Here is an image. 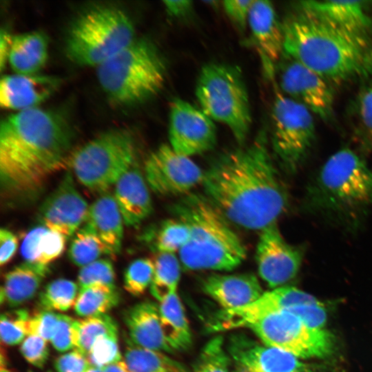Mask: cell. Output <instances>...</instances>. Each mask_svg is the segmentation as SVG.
Returning a JSON list of instances; mask_svg holds the SVG:
<instances>
[{
    "label": "cell",
    "instance_id": "f5cc1de1",
    "mask_svg": "<svg viewBox=\"0 0 372 372\" xmlns=\"http://www.w3.org/2000/svg\"><path fill=\"white\" fill-rule=\"evenodd\" d=\"M87 372H103L102 369L93 366Z\"/></svg>",
    "mask_w": 372,
    "mask_h": 372
},
{
    "label": "cell",
    "instance_id": "4dcf8cb0",
    "mask_svg": "<svg viewBox=\"0 0 372 372\" xmlns=\"http://www.w3.org/2000/svg\"><path fill=\"white\" fill-rule=\"evenodd\" d=\"M75 349L87 356L96 340L105 335H118L116 322L108 314L75 320Z\"/></svg>",
    "mask_w": 372,
    "mask_h": 372
},
{
    "label": "cell",
    "instance_id": "d6986e66",
    "mask_svg": "<svg viewBox=\"0 0 372 372\" xmlns=\"http://www.w3.org/2000/svg\"><path fill=\"white\" fill-rule=\"evenodd\" d=\"M60 82L54 76L39 74L4 75L0 81V105L14 112L37 107L56 90Z\"/></svg>",
    "mask_w": 372,
    "mask_h": 372
},
{
    "label": "cell",
    "instance_id": "f1b7e54d",
    "mask_svg": "<svg viewBox=\"0 0 372 372\" xmlns=\"http://www.w3.org/2000/svg\"><path fill=\"white\" fill-rule=\"evenodd\" d=\"M124 362L131 372H188L179 362L161 351L139 347L125 340Z\"/></svg>",
    "mask_w": 372,
    "mask_h": 372
},
{
    "label": "cell",
    "instance_id": "5bb4252c",
    "mask_svg": "<svg viewBox=\"0 0 372 372\" xmlns=\"http://www.w3.org/2000/svg\"><path fill=\"white\" fill-rule=\"evenodd\" d=\"M169 140L175 152L189 157L215 146L216 128L213 120L201 109L175 99L170 104Z\"/></svg>",
    "mask_w": 372,
    "mask_h": 372
},
{
    "label": "cell",
    "instance_id": "681fc988",
    "mask_svg": "<svg viewBox=\"0 0 372 372\" xmlns=\"http://www.w3.org/2000/svg\"><path fill=\"white\" fill-rule=\"evenodd\" d=\"M163 3L167 12L175 17L185 16L192 7V1L188 0L164 1Z\"/></svg>",
    "mask_w": 372,
    "mask_h": 372
},
{
    "label": "cell",
    "instance_id": "816d5d0a",
    "mask_svg": "<svg viewBox=\"0 0 372 372\" xmlns=\"http://www.w3.org/2000/svg\"><path fill=\"white\" fill-rule=\"evenodd\" d=\"M102 370L103 372H131L123 360L107 365Z\"/></svg>",
    "mask_w": 372,
    "mask_h": 372
},
{
    "label": "cell",
    "instance_id": "9c48e42d",
    "mask_svg": "<svg viewBox=\"0 0 372 372\" xmlns=\"http://www.w3.org/2000/svg\"><path fill=\"white\" fill-rule=\"evenodd\" d=\"M135 155L131 133L111 129L72 152L68 164L81 184L101 194L136 163Z\"/></svg>",
    "mask_w": 372,
    "mask_h": 372
},
{
    "label": "cell",
    "instance_id": "3957f363",
    "mask_svg": "<svg viewBox=\"0 0 372 372\" xmlns=\"http://www.w3.org/2000/svg\"><path fill=\"white\" fill-rule=\"evenodd\" d=\"M282 27L283 55L329 83L372 79V39L347 32L300 8Z\"/></svg>",
    "mask_w": 372,
    "mask_h": 372
},
{
    "label": "cell",
    "instance_id": "8992f818",
    "mask_svg": "<svg viewBox=\"0 0 372 372\" xmlns=\"http://www.w3.org/2000/svg\"><path fill=\"white\" fill-rule=\"evenodd\" d=\"M135 38L133 22L121 8L99 3L80 13L70 23L65 51L72 63L95 67L132 43Z\"/></svg>",
    "mask_w": 372,
    "mask_h": 372
},
{
    "label": "cell",
    "instance_id": "7402d4cb",
    "mask_svg": "<svg viewBox=\"0 0 372 372\" xmlns=\"http://www.w3.org/2000/svg\"><path fill=\"white\" fill-rule=\"evenodd\" d=\"M114 197L123 216L124 224L135 227L152 211L148 185L135 163L114 185Z\"/></svg>",
    "mask_w": 372,
    "mask_h": 372
},
{
    "label": "cell",
    "instance_id": "cb8c5ba5",
    "mask_svg": "<svg viewBox=\"0 0 372 372\" xmlns=\"http://www.w3.org/2000/svg\"><path fill=\"white\" fill-rule=\"evenodd\" d=\"M123 216L114 195L106 192L90 206L85 225L100 238L108 255L120 253L123 238Z\"/></svg>",
    "mask_w": 372,
    "mask_h": 372
},
{
    "label": "cell",
    "instance_id": "52a82bcc",
    "mask_svg": "<svg viewBox=\"0 0 372 372\" xmlns=\"http://www.w3.org/2000/svg\"><path fill=\"white\" fill-rule=\"evenodd\" d=\"M96 68L103 92L121 106L136 105L154 96L165 79L161 56L154 45L143 39H136Z\"/></svg>",
    "mask_w": 372,
    "mask_h": 372
},
{
    "label": "cell",
    "instance_id": "83f0119b",
    "mask_svg": "<svg viewBox=\"0 0 372 372\" xmlns=\"http://www.w3.org/2000/svg\"><path fill=\"white\" fill-rule=\"evenodd\" d=\"M161 327L165 340L173 351L187 350L192 343V335L183 307L174 293L158 306Z\"/></svg>",
    "mask_w": 372,
    "mask_h": 372
},
{
    "label": "cell",
    "instance_id": "ac0fdd59",
    "mask_svg": "<svg viewBox=\"0 0 372 372\" xmlns=\"http://www.w3.org/2000/svg\"><path fill=\"white\" fill-rule=\"evenodd\" d=\"M248 25L257 44L267 75L272 79L275 68L283 54V27L270 1L254 0Z\"/></svg>",
    "mask_w": 372,
    "mask_h": 372
},
{
    "label": "cell",
    "instance_id": "f907efd6",
    "mask_svg": "<svg viewBox=\"0 0 372 372\" xmlns=\"http://www.w3.org/2000/svg\"><path fill=\"white\" fill-rule=\"evenodd\" d=\"M12 36L6 30H1L0 34V68L2 70L8 61Z\"/></svg>",
    "mask_w": 372,
    "mask_h": 372
},
{
    "label": "cell",
    "instance_id": "ba28073f",
    "mask_svg": "<svg viewBox=\"0 0 372 372\" xmlns=\"http://www.w3.org/2000/svg\"><path fill=\"white\" fill-rule=\"evenodd\" d=\"M196 96L201 110L229 127L243 145L251 125L247 89L240 70L226 63L205 65L198 75Z\"/></svg>",
    "mask_w": 372,
    "mask_h": 372
},
{
    "label": "cell",
    "instance_id": "c3c4849f",
    "mask_svg": "<svg viewBox=\"0 0 372 372\" xmlns=\"http://www.w3.org/2000/svg\"><path fill=\"white\" fill-rule=\"evenodd\" d=\"M18 247L17 236L11 231L2 228L0 230V265L9 262L16 254Z\"/></svg>",
    "mask_w": 372,
    "mask_h": 372
},
{
    "label": "cell",
    "instance_id": "2e32d148",
    "mask_svg": "<svg viewBox=\"0 0 372 372\" xmlns=\"http://www.w3.org/2000/svg\"><path fill=\"white\" fill-rule=\"evenodd\" d=\"M89 207L76 188L72 175L67 172L41 205L39 219L43 226L68 238L85 222Z\"/></svg>",
    "mask_w": 372,
    "mask_h": 372
},
{
    "label": "cell",
    "instance_id": "d4e9b609",
    "mask_svg": "<svg viewBox=\"0 0 372 372\" xmlns=\"http://www.w3.org/2000/svg\"><path fill=\"white\" fill-rule=\"evenodd\" d=\"M48 58V41L39 31L12 36L8 62L15 74L34 75L44 67Z\"/></svg>",
    "mask_w": 372,
    "mask_h": 372
},
{
    "label": "cell",
    "instance_id": "7dc6e473",
    "mask_svg": "<svg viewBox=\"0 0 372 372\" xmlns=\"http://www.w3.org/2000/svg\"><path fill=\"white\" fill-rule=\"evenodd\" d=\"M254 0H226L223 6L232 22L239 29L244 30L248 24L251 8Z\"/></svg>",
    "mask_w": 372,
    "mask_h": 372
},
{
    "label": "cell",
    "instance_id": "8fae6325",
    "mask_svg": "<svg viewBox=\"0 0 372 372\" xmlns=\"http://www.w3.org/2000/svg\"><path fill=\"white\" fill-rule=\"evenodd\" d=\"M265 344L287 351L297 358H325L335 347L332 334L307 326L287 311L263 315L245 326Z\"/></svg>",
    "mask_w": 372,
    "mask_h": 372
},
{
    "label": "cell",
    "instance_id": "ab89813d",
    "mask_svg": "<svg viewBox=\"0 0 372 372\" xmlns=\"http://www.w3.org/2000/svg\"><path fill=\"white\" fill-rule=\"evenodd\" d=\"M115 271L110 260L99 259L81 268L78 274L79 291L95 284L115 286Z\"/></svg>",
    "mask_w": 372,
    "mask_h": 372
},
{
    "label": "cell",
    "instance_id": "5b68a950",
    "mask_svg": "<svg viewBox=\"0 0 372 372\" xmlns=\"http://www.w3.org/2000/svg\"><path fill=\"white\" fill-rule=\"evenodd\" d=\"M171 211L189 229L188 240L178 251L186 269L230 271L245 259L241 240L205 196L187 194L171 207Z\"/></svg>",
    "mask_w": 372,
    "mask_h": 372
},
{
    "label": "cell",
    "instance_id": "1f68e13d",
    "mask_svg": "<svg viewBox=\"0 0 372 372\" xmlns=\"http://www.w3.org/2000/svg\"><path fill=\"white\" fill-rule=\"evenodd\" d=\"M154 261V273L150 293L161 302L177 292L180 280V263L174 254L158 253Z\"/></svg>",
    "mask_w": 372,
    "mask_h": 372
},
{
    "label": "cell",
    "instance_id": "7bdbcfd3",
    "mask_svg": "<svg viewBox=\"0 0 372 372\" xmlns=\"http://www.w3.org/2000/svg\"><path fill=\"white\" fill-rule=\"evenodd\" d=\"M23 358L33 366L42 368L46 363L49 349L47 341L37 335H28L20 347Z\"/></svg>",
    "mask_w": 372,
    "mask_h": 372
},
{
    "label": "cell",
    "instance_id": "277c9868",
    "mask_svg": "<svg viewBox=\"0 0 372 372\" xmlns=\"http://www.w3.org/2000/svg\"><path fill=\"white\" fill-rule=\"evenodd\" d=\"M303 207L347 229L357 228L372 207V168L349 148L337 151L309 183Z\"/></svg>",
    "mask_w": 372,
    "mask_h": 372
},
{
    "label": "cell",
    "instance_id": "11a10c76",
    "mask_svg": "<svg viewBox=\"0 0 372 372\" xmlns=\"http://www.w3.org/2000/svg\"><path fill=\"white\" fill-rule=\"evenodd\" d=\"M1 372H10V371L6 369H1Z\"/></svg>",
    "mask_w": 372,
    "mask_h": 372
},
{
    "label": "cell",
    "instance_id": "f35d334b",
    "mask_svg": "<svg viewBox=\"0 0 372 372\" xmlns=\"http://www.w3.org/2000/svg\"><path fill=\"white\" fill-rule=\"evenodd\" d=\"M30 316L25 309H17L2 313L0 319V335L2 342L13 346L19 344L28 336V322Z\"/></svg>",
    "mask_w": 372,
    "mask_h": 372
},
{
    "label": "cell",
    "instance_id": "d6a6232c",
    "mask_svg": "<svg viewBox=\"0 0 372 372\" xmlns=\"http://www.w3.org/2000/svg\"><path fill=\"white\" fill-rule=\"evenodd\" d=\"M355 134L361 149L372 150V79L365 81L353 103Z\"/></svg>",
    "mask_w": 372,
    "mask_h": 372
},
{
    "label": "cell",
    "instance_id": "9a60e30c",
    "mask_svg": "<svg viewBox=\"0 0 372 372\" xmlns=\"http://www.w3.org/2000/svg\"><path fill=\"white\" fill-rule=\"evenodd\" d=\"M260 231L256 252L258 273L271 288L276 289L296 276L304 249L287 243L276 222Z\"/></svg>",
    "mask_w": 372,
    "mask_h": 372
},
{
    "label": "cell",
    "instance_id": "ee69618b",
    "mask_svg": "<svg viewBox=\"0 0 372 372\" xmlns=\"http://www.w3.org/2000/svg\"><path fill=\"white\" fill-rule=\"evenodd\" d=\"M75 320L68 316L61 314L57 329L50 341L56 351L65 352L75 349Z\"/></svg>",
    "mask_w": 372,
    "mask_h": 372
},
{
    "label": "cell",
    "instance_id": "e575fe53",
    "mask_svg": "<svg viewBox=\"0 0 372 372\" xmlns=\"http://www.w3.org/2000/svg\"><path fill=\"white\" fill-rule=\"evenodd\" d=\"M79 287L72 280L59 278L49 282L39 296V305L43 310L66 311L74 306Z\"/></svg>",
    "mask_w": 372,
    "mask_h": 372
},
{
    "label": "cell",
    "instance_id": "d590c367",
    "mask_svg": "<svg viewBox=\"0 0 372 372\" xmlns=\"http://www.w3.org/2000/svg\"><path fill=\"white\" fill-rule=\"evenodd\" d=\"M189 229L183 221L169 219L163 222L153 238V245L158 253L174 254L185 245Z\"/></svg>",
    "mask_w": 372,
    "mask_h": 372
},
{
    "label": "cell",
    "instance_id": "60d3db41",
    "mask_svg": "<svg viewBox=\"0 0 372 372\" xmlns=\"http://www.w3.org/2000/svg\"><path fill=\"white\" fill-rule=\"evenodd\" d=\"M87 358L93 366L103 368L121 361L122 355L118 344V335H105L96 340Z\"/></svg>",
    "mask_w": 372,
    "mask_h": 372
},
{
    "label": "cell",
    "instance_id": "4316f807",
    "mask_svg": "<svg viewBox=\"0 0 372 372\" xmlns=\"http://www.w3.org/2000/svg\"><path fill=\"white\" fill-rule=\"evenodd\" d=\"M66 239L63 234L43 225L35 227L23 240L21 256L25 262L49 266L63 254Z\"/></svg>",
    "mask_w": 372,
    "mask_h": 372
},
{
    "label": "cell",
    "instance_id": "e0dca14e",
    "mask_svg": "<svg viewBox=\"0 0 372 372\" xmlns=\"http://www.w3.org/2000/svg\"><path fill=\"white\" fill-rule=\"evenodd\" d=\"M227 352L238 368L246 372H308L298 358L283 350L261 344L243 333L229 339Z\"/></svg>",
    "mask_w": 372,
    "mask_h": 372
},
{
    "label": "cell",
    "instance_id": "30bf717a",
    "mask_svg": "<svg viewBox=\"0 0 372 372\" xmlns=\"http://www.w3.org/2000/svg\"><path fill=\"white\" fill-rule=\"evenodd\" d=\"M271 147L277 162L289 174L307 160L316 140L312 113L276 90L271 109Z\"/></svg>",
    "mask_w": 372,
    "mask_h": 372
},
{
    "label": "cell",
    "instance_id": "4fadbf2b",
    "mask_svg": "<svg viewBox=\"0 0 372 372\" xmlns=\"http://www.w3.org/2000/svg\"><path fill=\"white\" fill-rule=\"evenodd\" d=\"M144 176L148 187L156 194L178 195L201 183L204 172L188 156L163 144L146 158Z\"/></svg>",
    "mask_w": 372,
    "mask_h": 372
},
{
    "label": "cell",
    "instance_id": "bcb514c9",
    "mask_svg": "<svg viewBox=\"0 0 372 372\" xmlns=\"http://www.w3.org/2000/svg\"><path fill=\"white\" fill-rule=\"evenodd\" d=\"M56 372H87L93 365L87 356L77 349L59 356L54 362Z\"/></svg>",
    "mask_w": 372,
    "mask_h": 372
},
{
    "label": "cell",
    "instance_id": "6da1fadb",
    "mask_svg": "<svg viewBox=\"0 0 372 372\" xmlns=\"http://www.w3.org/2000/svg\"><path fill=\"white\" fill-rule=\"evenodd\" d=\"M205 196L227 220L262 230L275 223L287 195L265 132L247 147L217 157L204 172Z\"/></svg>",
    "mask_w": 372,
    "mask_h": 372
},
{
    "label": "cell",
    "instance_id": "8d00e7d4",
    "mask_svg": "<svg viewBox=\"0 0 372 372\" xmlns=\"http://www.w3.org/2000/svg\"><path fill=\"white\" fill-rule=\"evenodd\" d=\"M229 358L223 337H214L201 351L194 365V372H230Z\"/></svg>",
    "mask_w": 372,
    "mask_h": 372
},
{
    "label": "cell",
    "instance_id": "ffe728a7",
    "mask_svg": "<svg viewBox=\"0 0 372 372\" xmlns=\"http://www.w3.org/2000/svg\"><path fill=\"white\" fill-rule=\"evenodd\" d=\"M369 2L363 1H304L298 8L307 10L350 33L372 39Z\"/></svg>",
    "mask_w": 372,
    "mask_h": 372
},
{
    "label": "cell",
    "instance_id": "7c38bea8",
    "mask_svg": "<svg viewBox=\"0 0 372 372\" xmlns=\"http://www.w3.org/2000/svg\"><path fill=\"white\" fill-rule=\"evenodd\" d=\"M278 83L285 96L307 107L324 121L333 118L334 96L330 83L304 64L282 54Z\"/></svg>",
    "mask_w": 372,
    "mask_h": 372
},
{
    "label": "cell",
    "instance_id": "7a4b0ae2",
    "mask_svg": "<svg viewBox=\"0 0 372 372\" xmlns=\"http://www.w3.org/2000/svg\"><path fill=\"white\" fill-rule=\"evenodd\" d=\"M72 132L56 113L34 107L14 112L0 125V182L8 198L33 195L68 163Z\"/></svg>",
    "mask_w": 372,
    "mask_h": 372
},
{
    "label": "cell",
    "instance_id": "db71d44e",
    "mask_svg": "<svg viewBox=\"0 0 372 372\" xmlns=\"http://www.w3.org/2000/svg\"><path fill=\"white\" fill-rule=\"evenodd\" d=\"M234 372H246V371L245 370L238 367Z\"/></svg>",
    "mask_w": 372,
    "mask_h": 372
},
{
    "label": "cell",
    "instance_id": "836d02e7",
    "mask_svg": "<svg viewBox=\"0 0 372 372\" xmlns=\"http://www.w3.org/2000/svg\"><path fill=\"white\" fill-rule=\"evenodd\" d=\"M103 254L107 248L100 238L87 225L79 229L73 236L68 249V256L76 266L83 267Z\"/></svg>",
    "mask_w": 372,
    "mask_h": 372
},
{
    "label": "cell",
    "instance_id": "b9f144b4",
    "mask_svg": "<svg viewBox=\"0 0 372 372\" xmlns=\"http://www.w3.org/2000/svg\"><path fill=\"white\" fill-rule=\"evenodd\" d=\"M60 318L61 314L43 309L30 316L28 322V335H37L46 341H51L57 329Z\"/></svg>",
    "mask_w": 372,
    "mask_h": 372
},
{
    "label": "cell",
    "instance_id": "74e56055",
    "mask_svg": "<svg viewBox=\"0 0 372 372\" xmlns=\"http://www.w3.org/2000/svg\"><path fill=\"white\" fill-rule=\"evenodd\" d=\"M154 273V260L147 258L133 260L124 273L125 289L132 296H141L151 285Z\"/></svg>",
    "mask_w": 372,
    "mask_h": 372
},
{
    "label": "cell",
    "instance_id": "603a6c76",
    "mask_svg": "<svg viewBox=\"0 0 372 372\" xmlns=\"http://www.w3.org/2000/svg\"><path fill=\"white\" fill-rule=\"evenodd\" d=\"M129 339L135 344L155 351H174L165 339L159 307L150 300L138 302L123 313Z\"/></svg>",
    "mask_w": 372,
    "mask_h": 372
},
{
    "label": "cell",
    "instance_id": "484cf974",
    "mask_svg": "<svg viewBox=\"0 0 372 372\" xmlns=\"http://www.w3.org/2000/svg\"><path fill=\"white\" fill-rule=\"evenodd\" d=\"M50 268L24 262L7 272L1 287L0 299L10 307H17L37 293Z\"/></svg>",
    "mask_w": 372,
    "mask_h": 372
},
{
    "label": "cell",
    "instance_id": "44dd1931",
    "mask_svg": "<svg viewBox=\"0 0 372 372\" xmlns=\"http://www.w3.org/2000/svg\"><path fill=\"white\" fill-rule=\"evenodd\" d=\"M202 287L223 310L251 304L264 293L258 278L252 273L212 274L203 280Z\"/></svg>",
    "mask_w": 372,
    "mask_h": 372
},
{
    "label": "cell",
    "instance_id": "f6af8a7d",
    "mask_svg": "<svg viewBox=\"0 0 372 372\" xmlns=\"http://www.w3.org/2000/svg\"><path fill=\"white\" fill-rule=\"evenodd\" d=\"M287 311L298 316L312 329H322L327 321V313L321 302L296 306Z\"/></svg>",
    "mask_w": 372,
    "mask_h": 372
},
{
    "label": "cell",
    "instance_id": "f546056e",
    "mask_svg": "<svg viewBox=\"0 0 372 372\" xmlns=\"http://www.w3.org/2000/svg\"><path fill=\"white\" fill-rule=\"evenodd\" d=\"M119 302L116 286L95 284L79 291L74 309L78 316L87 318L106 314Z\"/></svg>",
    "mask_w": 372,
    "mask_h": 372
}]
</instances>
